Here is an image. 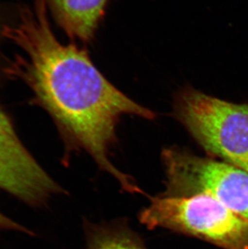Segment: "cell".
<instances>
[{
	"mask_svg": "<svg viewBox=\"0 0 248 249\" xmlns=\"http://www.w3.org/2000/svg\"><path fill=\"white\" fill-rule=\"evenodd\" d=\"M17 45L7 72L30 88L35 104L49 113L63 140L69 161L73 151L84 150L99 169L112 176L124 191L143 194L135 179L120 171L109 158L121 116L153 120L156 114L131 100L96 68L87 50L61 44L52 30L45 0L23 7L17 20L2 29Z\"/></svg>",
	"mask_w": 248,
	"mask_h": 249,
	"instance_id": "obj_1",
	"label": "cell"
},
{
	"mask_svg": "<svg viewBox=\"0 0 248 249\" xmlns=\"http://www.w3.org/2000/svg\"><path fill=\"white\" fill-rule=\"evenodd\" d=\"M139 219L148 229H169L224 249H248V221L211 195L151 197Z\"/></svg>",
	"mask_w": 248,
	"mask_h": 249,
	"instance_id": "obj_2",
	"label": "cell"
},
{
	"mask_svg": "<svg viewBox=\"0 0 248 249\" xmlns=\"http://www.w3.org/2000/svg\"><path fill=\"white\" fill-rule=\"evenodd\" d=\"M175 116L213 158L248 172V105L187 87L178 94Z\"/></svg>",
	"mask_w": 248,
	"mask_h": 249,
	"instance_id": "obj_3",
	"label": "cell"
},
{
	"mask_svg": "<svg viewBox=\"0 0 248 249\" xmlns=\"http://www.w3.org/2000/svg\"><path fill=\"white\" fill-rule=\"evenodd\" d=\"M162 160L166 191L163 195H211L248 221V172L180 148H164Z\"/></svg>",
	"mask_w": 248,
	"mask_h": 249,
	"instance_id": "obj_4",
	"label": "cell"
},
{
	"mask_svg": "<svg viewBox=\"0 0 248 249\" xmlns=\"http://www.w3.org/2000/svg\"><path fill=\"white\" fill-rule=\"evenodd\" d=\"M0 190L33 207L47 206L66 191L40 166L0 107Z\"/></svg>",
	"mask_w": 248,
	"mask_h": 249,
	"instance_id": "obj_5",
	"label": "cell"
},
{
	"mask_svg": "<svg viewBox=\"0 0 248 249\" xmlns=\"http://www.w3.org/2000/svg\"><path fill=\"white\" fill-rule=\"evenodd\" d=\"M53 17L71 39L89 42L105 15L109 0H45Z\"/></svg>",
	"mask_w": 248,
	"mask_h": 249,
	"instance_id": "obj_6",
	"label": "cell"
},
{
	"mask_svg": "<svg viewBox=\"0 0 248 249\" xmlns=\"http://www.w3.org/2000/svg\"><path fill=\"white\" fill-rule=\"evenodd\" d=\"M86 249H148L125 222L93 224L85 221Z\"/></svg>",
	"mask_w": 248,
	"mask_h": 249,
	"instance_id": "obj_7",
	"label": "cell"
},
{
	"mask_svg": "<svg viewBox=\"0 0 248 249\" xmlns=\"http://www.w3.org/2000/svg\"><path fill=\"white\" fill-rule=\"evenodd\" d=\"M0 229L17 231L26 233L28 235H34V233L32 231L29 230L24 226H22L21 224L13 221L12 219L2 214L1 212H0Z\"/></svg>",
	"mask_w": 248,
	"mask_h": 249,
	"instance_id": "obj_8",
	"label": "cell"
}]
</instances>
